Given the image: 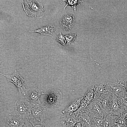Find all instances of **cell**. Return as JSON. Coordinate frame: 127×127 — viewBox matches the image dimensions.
I'll return each instance as SVG.
<instances>
[{
  "label": "cell",
  "mask_w": 127,
  "mask_h": 127,
  "mask_svg": "<svg viewBox=\"0 0 127 127\" xmlns=\"http://www.w3.org/2000/svg\"><path fill=\"white\" fill-rule=\"evenodd\" d=\"M22 7L28 16L39 18H42L44 11L43 6L36 0H23Z\"/></svg>",
  "instance_id": "1"
},
{
  "label": "cell",
  "mask_w": 127,
  "mask_h": 127,
  "mask_svg": "<svg viewBox=\"0 0 127 127\" xmlns=\"http://www.w3.org/2000/svg\"><path fill=\"white\" fill-rule=\"evenodd\" d=\"M35 105L25 99H18L15 103L14 115L24 119L27 118Z\"/></svg>",
  "instance_id": "2"
},
{
  "label": "cell",
  "mask_w": 127,
  "mask_h": 127,
  "mask_svg": "<svg viewBox=\"0 0 127 127\" xmlns=\"http://www.w3.org/2000/svg\"><path fill=\"white\" fill-rule=\"evenodd\" d=\"M46 94L47 97L45 102L43 103L47 108H55L58 107L63 97L60 91L56 89L49 90Z\"/></svg>",
  "instance_id": "3"
},
{
  "label": "cell",
  "mask_w": 127,
  "mask_h": 127,
  "mask_svg": "<svg viewBox=\"0 0 127 127\" xmlns=\"http://www.w3.org/2000/svg\"><path fill=\"white\" fill-rule=\"evenodd\" d=\"M0 74L6 78L8 82L12 83L16 87L19 93L26 95L25 92L28 90L26 88V84L24 83L26 80L16 70L11 75H5L1 73Z\"/></svg>",
  "instance_id": "4"
},
{
  "label": "cell",
  "mask_w": 127,
  "mask_h": 127,
  "mask_svg": "<svg viewBox=\"0 0 127 127\" xmlns=\"http://www.w3.org/2000/svg\"><path fill=\"white\" fill-rule=\"evenodd\" d=\"M47 108L43 103L40 104H35L27 119L43 122L45 119Z\"/></svg>",
  "instance_id": "5"
},
{
  "label": "cell",
  "mask_w": 127,
  "mask_h": 127,
  "mask_svg": "<svg viewBox=\"0 0 127 127\" xmlns=\"http://www.w3.org/2000/svg\"><path fill=\"white\" fill-rule=\"evenodd\" d=\"M25 99L28 102L35 104H41L40 100V95L47 93H44L43 90L36 87L28 89Z\"/></svg>",
  "instance_id": "6"
},
{
  "label": "cell",
  "mask_w": 127,
  "mask_h": 127,
  "mask_svg": "<svg viewBox=\"0 0 127 127\" xmlns=\"http://www.w3.org/2000/svg\"><path fill=\"white\" fill-rule=\"evenodd\" d=\"M60 23L62 28L65 31L70 30L74 25L75 19L71 14H66L61 17Z\"/></svg>",
  "instance_id": "7"
},
{
  "label": "cell",
  "mask_w": 127,
  "mask_h": 127,
  "mask_svg": "<svg viewBox=\"0 0 127 127\" xmlns=\"http://www.w3.org/2000/svg\"><path fill=\"white\" fill-rule=\"evenodd\" d=\"M61 122L64 127H74L76 123L79 122L73 113H62Z\"/></svg>",
  "instance_id": "8"
},
{
  "label": "cell",
  "mask_w": 127,
  "mask_h": 127,
  "mask_svg": "<svg viewBox=\"0 0 127 127\" xmlns=\"http://www.w3.org/2000/svg\"><path fill=\"white\" fill-rule=\"evenodd\" d=\"M25 119L13 115L7 118L6 127H23L24 125Z\"/></svg>",
  "instance_id": "9"
},
{
  "label": "cell",
  "mask_w": 127,
  "mask_h": 127,
  "mask_svg": "<svg viewBox=\"0 0 127 127\" xmlns=\"http://www.w3.org/2000/svg\"><path fill=\"white\" fill-rule=\"evenodd\" d=\"M29 32H37L41 35L51 36H54L57 32V29L55 25L49 24L39 28L34 31H29Z\"/></svg>",
  "instance_id": "10"
},
{
  "label": "cell",
  "mask_w": 127,
  "mask_h": 127,
  "mask_svg": "<svg viewBox=\"0 0 127 127\" xmlns=\"http://www.w3.org/2000/svg\"><path fill=\"white\" fill-rule=\"evenodd\" d=\"M81 98L76 99L71 102L62 111V113L72 114L80 106Z\"/></svg>",
  "instance_id": "11"
},
{
  "label": "cell",
  "mask_w": 127,
  "mask_h": 127,
  "mask_svg": "<svg viewBox=\"0 0 127 127\" xmlns=\"http://www.w3.org/2000/svg\"><path fill=\"white\" fill-rule=\"evenodd\" d=\"M94 98V92L93 89L91 88L89 89L82 98L89 103L92 101Z\"/></svg>",
  "instance_id": "12"
},
{
  "label": "cell",
  "mask_w": 127,
  "mask_h": 127,
  "mask_svg": "<svg viewBox=\"0 0 127 127\" xmlns=\"http://www.w3.org/2000/svg\"><path fill=\"white\" fill-rule=\"evenodd\" d=\"M33 127H50L49 124L44 122L28 119Z\"/></svg>",
  "instance_id": "13"
},
{
  "label": "cell",
  "mask_w": 127,
  "mask_h": 127,
  "mask_svg": "<svg viewBox=\"0 0 127 127\" xmlns=\"http://www.w3.org/2000/svg\"><path fill=\"white\" fill-rule=\"evenodd\" d=\"M66 3V4L65 6L64 9L68 5L71 6L74 9V11L75 12L76 10V5L82 2V1L80 0H64Z\"/></svg>",
  "instance_id": "14"
},
{
  "label": "cell",
  "mask_w": 127,
  "mask_h": 127,
  "mask_svg": "<svg viewBox=\"0 0 127 127\" xmlns=\"http://www.w3.org/2000/svg\"><path fill=\"white\" fill-rule=\"evenodd\" d=\"M92 107L91 106V110H92L91 112L94 113V114L96 113V114H98L99 116H102V112L101 109L98 105L95 103H93L91 104Z\"/></svg>",
  "instance_id": "15"
},
{
  "label": "cell",
  "mask_w": 127,
  "mask_h": 127,
  "mask_svg": "<svg viewBox=\"0 0 127 127\" xmlns=\"http://www.w3.org/2000/svg\"><path fill=\"white\" fill-rule=\"evenodd\" d=\"M105 121L101 118H96L94 122L95 127H105Z\"/></svg>",
  "instance_id": "16"
},
{
  "label": "cell",
  "mask_w": 127,
  "mask_h": 127,
  "mask_svg": "<svg viewBox=\"0 0 127 127\" xmlns=\"http://www.w3.org/2000/svg\"><path fill=\"white\" fill-rule=\"evenodd\" d=\"M95 90L99 94H106L108 93L107 91L102 84L98 85L96 86Z\"/></svg>",
  "instance_id": "17"
},
{
  "label": "cell",
  "mask_w": 127,
  "mask_h": 127,
  "mask_svg": "<svg viewBox=\"0 0 127 127\" xmlns=\"http://www.w3.org/2000/svg\"><path fill=\"white\" fill-rule=\"evenodd\" d=\"M56 40L58 42L60 43L63 45H65L67 41L65 36L63 35L61 33H60L57 36Z\"/></svg>",
  "instance_id": "18"
},
{
  "label": "cell",
  "mask_w": 127,
  "mask_h": 127,
  "mask_svg": "<svg viewBox=\"0 0 127 127\" xmlns=\"http://www.w3.org/2000/svg\"><path fill=\"white\" fill-rule=\"evenodd\" d=\"M67 43L70 44L75 40L76 35L74 33H71L65 36Z\"/></svg>",
  "instance_id": "19"
},
{
  "label": "cell",
  "mask_w": 127,
  "mask_h": 127,
  "mask_svg": "<svg viewBox=\"0 0 127 127\" xmlns=\"http://www.w3.org/2000/svg\"><path fill=\"white\" fill-rule=\"evenodd\" d=\"M111 88L113 91L116 93H118L121 91L120 87L117 85H112Z\"/></svg>",
  "instance_id": "20"
},
{
  "label": "cell",
  "mask_w": 127,
  "mask_h": 127,
  "mask_svg": "<svg viewBox=\"0 0 127 127\" xmlns=\"http://www.w3.org/2000/svg\"><path fill=\"white\" fill-rule=\"evenodd\" d=\"M23 127H33L29 120L27 118L25 119L24 125Z\"/></svg>",
  "instance_id": "21"
},
{
  "label": "cell",
  "mask_w": 127,
  "mask_h": 127,
  "mask_svg": "<svg viewBox=\"0 0 127 127\" xmlns=\"http://www.w3.org/2000/svg\"><path fill=\"white\" fill-rule=\"evenodd\" d=\"M112 107L114 110H116L118 108V106L116 101L113 100L112 103Z\"/></svg>",
  "instance_id": "22"
},
{
  "label": "cell",
  "mask_w": 127,
  "mask_h": 127,
  "mask_svg": "<svg viewBox=\"0 0 127 127\" xmlns=\"http://www.w3.org/2000/svg\"><path fill=\"white\" fill-rule=\"evenodd\" d=\"M82 126L81 123L80 122L77 123L74 127H82Z\"/></svg>",
  "instance_id": "23"
},
{
  "label": "cell",
  "mask_w": 127,
  "mask_h": 127,
  "mask_svg": "<svg viewBox=\"0 0 127 127\" xmlns=\"http://www.w3.org/2000/svg\"><path fill=\"white\" fill-rule=\"evenodd\" d=\"M123 102L125 104H127V97H126L124 99Z\"/></svg>",
  "instance_id": "24"
},
{
  "label": "cell",
  "mask_w": 127,
  "mask_h": 127,
  "mask_svg": "<svg viewBox=\"0 0 127 127\" xmlns=\"http://www.w3.org/2000/svg\"><path fill=\"white\" fill-rule=\"evenodd\" d=\"M82 127H84L83 126H82Z\"/></svg>",
  "instance_id": "25"
}]
</instances>
